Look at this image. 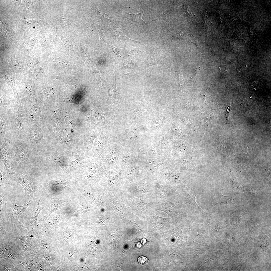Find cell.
I'll list each match as a JSON object with an SVG mask.
<instances>
[{
    "instance_id": "32",
    "label": "cell",
    "mask_w": 271,
    "mask_h": 271,
    "mask_svg": "<svg viewBox=\"0 0 271 271\" xmlns=\"http://www.w3.org/2000/svg\"><path fill=\"white\" fill-rule=\"evenodd\" d=\"M34 45L33 42L31 40H27L25 44V48L28 50H31L33 48Z\"/></svg>"
},
{
    "instance_id": "2",
    "label": "cell",
    "mask_w": 271,
    "mask_h": 271,
    "mask_svg": "<svg viewBox=\"0 0 271 271\" xmlns=\"http://www.w3.org/2000/svg\"><path fill=\"white\" fill-rule=\"evenodd\" d=\"M4 228L19 239L25 255L36 253L40 249V245L36 238L28 232L20 222L15 225H7Z\"/></svg>"
},
{
    "instance_id": "11",
    "label": "cell",
    "mask_w": 271,
    "mask_h": 271,
    "mask_svg": "<svg viewBox=\"0 0 271 271\" xmlns=\"http://www.w3.org/2000/svg\"><path fill=\"white\" fill-rule=\"evenodd\" d=\"M129 190L132 195L142 199L152 198L153 185L146 181H143L132 184Z\"/></svg>"
},
{
    "instance_id": "5",
    "label": "cell",
    "mask_w": 271,
    "mask_h": 271,
    "mask_svg": "<svg viewBox=\"0 0 271 271\" xmlns=\"http://www.w3.org/2000/svg\"><path fill=\"white\" fill-rule=\"evenodd\" d=\"M14 193V192L11 197L10 196L7 199L8 208H7L8 209L7 214L9 219L7 225L14 226L19 223V218L25 212L32 201V200H30L22 206H18L16 202Z\"/></svg>"
},
{
    "instance_id": "20",
    "label": "cell",
    "mask_w": 271,
    "mask_h": 271,
    "mask_svg": "<svg viewBox=\"0 0 271 271\" xmlns=\"http://www.w3.org/2000/svg\"><path fill=\"white\" fill-rule=\"evenodd\" d=\"M131 156L128 149L123 148L119 157L117 168H122L127 166L131 160Z\"/></svg>"
},
{
    "instance_id": "29",
    "label": "cell",
    "mask_w": 271,
    "mask_h": 271,
    "mask_svg": "<svg viewBox=\"0 0 271 271\" xmlns=\"http://www.w3.org/2000/svg\"><path fill=\"white\" fill-rule=\"evenodd\" d=\"M34 88L33 84L31 83H27L26 86V89L27 93L29 95H32L34 92Z\"/></svg>"
},
{
    "instance_id": "15",
    "label": "cell",
    "mask_w": 271,
    "mask_h": 271,
    "mask_svg": "<svg viewBox=\"0 0 271 271\" xmlns=\"http://www.w3.org/2000/svg\"><path fill=\"white\" fill-rule=\"evenodd\" d=\"M104 173L108 180V187L113 188L118 186L124 178L122 168H105Z\"/></svg>"
},
{
    "instance_id": "14",
    "label": "cell",
    "mask_w": 271,
    "mask_h": 271,
    "mask_svg": "<svg viewBox=\"0 0 271 271\" xmlns=\"http://www.w3.org/2000/svg\"><path fill=\"white\" fill-rule=\"evenodd\" d=\"M178 189L180 195L179 197L182 203L188 204L198 211L203 214H206L196 202L195 199L196 195L192 189L185 185L181 186Z\"/></svg>"
},
{
    "instance_id": "25",
    "label": "cell",
    "mask_w": 271,
    "mask_h": 271,
    "mask_svg": "<svg viewBox=\"0 0 271 271\" xmlns=\"http://www.w3.org/2000/svg\"><path fill=\"white\" fill-rule=\"evenodd\" d=\"M144 111H147V109L145 105L143 104H140L138 105L132 112L133 119H137L140 114Z\"/></svg>"
},
{
    "instance_id": "26",
    "label": "cell",
    "mask_w": 271,
    "mask_h": 271,
    "mask_svg": "<svg viewBox=\"0 0 271 271\" xmlns=\"http://www.w3.org/2000/svg\"><path fill=\"white\" fill-rule=\"evenodd\" d=\"M46 263L42 258L38 257L37 261L35 271L46 270L48 266Z\"/></svg>"
},
{
    "instance_id": "22",
    "label": "cell",
    "mask_w": 271,
    "mask_h": 271,
    "mask_svg": "<svg viewBox=\"0 0 271 271\" xmlns=\"http://www.w3.org/2000/svg\"><path fill=\"white\" fill-rule=\"evenodd\" d=\"M11 186V182L4 172L0 169V191L5 190L8 186Z\"/></svg>"
},
{
    "instance_id": "31",
    "label": "cell",
    "mask_w": 271,
    "mask_h": 271,
    "mask_svg": "<svg viewBox=\"0 0 271 271\" xmlns=\"http://www.w3.org/2000/svg\"><path fill=\"white\" fill-rule=\"evenodd\" d=\"M5 78L8 83L13 88L15 86V82L14 79L8 75L5 76Z\"/></svg>"
},
{
    "instance_id": "3",
    "label": "cell",
    "mask_w": 271,
    "mask_h": 271,
    "mask_svg": "<svg viewBox=\"0 0 271 271\" xmlns=\"http://www.w3.org/2000/svg\"><path fill=\"white\" fill-rule=\"evenodd\" d=\"M40 199L32 200L20 217V222L34 236L40 233L41 227L37 221L38 215L43 208L39 205Z\"/></svg>"
},
{
    "instance_id": "16",
    "label": "cell",
    "mask_w": 271,
    "mask_h": 271,
    "mask_svg": "<svg viewBox=\"0 0 271 271\" xmlns=\"http://www.w3.org/2000/svg\"><path fill=\"white\" fill-rule=\"evenodd\" d=\"M7 196L5 192L0 191V224L5 227L8 223L9 217L6 213Z\"/></svg>"
},
{
    "instance_id": "6",
    "label": "cell",
    "mask_w": 271,
    "mask_h": 271,
    "mask_svg": "<svg viewBox=\"0 0 271 271\" xmlns=\"http://www.w3.org/2000/svg\"><path fill=\"white\" fill-rule=\"evenodd\" d=\"M123 148L113 143L104 152L100 159L105 168L113 169L117 167L119 157Z\"/></svg>"
},
{
    "instance_id": "18",
    "label": "cell",
    "mask_w": 271,
    "mask_h": 271,
    "mask_svg": "<svg viewBox=\"0 0 271 271\" xmlns=\"http://www.w3.org/2000/svg\"><path fill=\"white\" fill-rule=\"evenodd\" d=\"M0 150L1 157L5 165L8 177L10 178L14 179L16 180V173L15 172L13 167H11L8 154L1 147Z\"/></svg>"
},
{
    "instance_id": "4",
    "label": "cell",
    "mask_w": 271,
    "mask_h": 271,
    "mask_svg": "<svg viewBox=\"0 0 271 271\" xmlns=\"http://www.w3.org/2000/svg\"><path fill=\"white\" fill-rule=\"evenodd\" d=\"M16 180L21 185L25 192L29 194L32 200L41 199L39 187L35 180L31 178L25 171L16 173Z\"/></svg>"
},
{
    "instance_id": "23",
    "label": "cell",
    "mask_w": 271,
    "mask_h": 271,
    "mask_svg": "<svg viewBox=\"0 0 271 271\" xmlns=\"http://www.w3.org/2000/svg\"><path fill=\"white\" fill-rule=\"evenodd\" d=\"M116 75L114 71L113 74V83L112 87L109 90V96L111 98L116 99L118 98L119 94L118 93L117 90L116 84Z\"/></svg>"
},
{
    "instance_id": "7",
    "label": "cell",
    "mask_w": 271,
    "mask_h": 271,
    "mask_svg": "<svg viewBox=\"0 0 271 271\" xmlns=\"http://www.w3.org/2000/svg\"><path fill=\"white\" fill-rule=\"evenodd\" d=\"M175 195L165 202L157 204L155 210L164 211L174 217L183 214L182 202L179 197Z\"/></svg>"
},
{
    "instance_id": "34",
    "label": "cell",
    "mask_w": 271,
    "mask_h": 271,
    "mask_svg": "<svg viewBox=\"0 0 271 271\" xmlns=\"http://www.w3.org/2000/svg\"><path fill=\"white\" fill-rule=\"evenodd\" d=\"M23 22L25 25L33 26L37 24L38 22V21H37L30 20L24 21Z\"/></svg>"
},
{
    "instance_id": "1",
    "label": "cell",
    "mask_w": 271,
    "mask_h": 271,
    "mask_svg": "<svg viewBox=\"0 0 271 271\" xmlns=\"http://www.w3.org/2000/svg\"><path fill=\"white\" fill-rule=\"evenodd\" d=\"M0 258L14 259L25 255L20 240L0 226Z\"/></svg>"
},
{
    "instance_id": "33",
    "label": "cell",
    "mask_w": 271,
    "mask_h": 271,
    "mask_svg": "<svg viewBox=\"0 0 271 271\" xmlns=\"http://www.w3.org/2000/svg\"><path fill=\"white\" fill-rule=\"evenodd\" d=\"M138 260L139 264L144 265L148 262V260L146 257L142 256H139L138 258Z\"/></svg>"
},
{
    "instance_id": "9",
    "label": "cell",
    "mask_w": 271,
    "mask_h": 271,
    "mask_svg": "<svg viewBox=\"0 0 271 271\" xmlns=\"http://www.w3.org/2000/svg\"><path fill=\"white\" fill-rule=\"evenodd\" d=\"M13 148L17 163L18 172L25 171L26 166L30 153L29 147L24 143H18L14 144Z\"/></svg>"
},
{
    "instance_id": "17",
    "label": "cell",
    "mask_w": 271,
    "mask_h": 271,
    "mask_svg": "<svg viewBox=\"0 0 271 271\" xmlns=\"http://www.w3.org/2000/svg\"><path fill=\"white\" fill-rule=\"evenodd\" d=\"M64 205L62 201L58 198L52 199L50 201L47 211L43 214L38 220V222L39 224L41 225L52 213L61 209Z\"/></svg>"
},
{
    "instance_id": "39",
    "label": "cell",
    "mask_w": 271,
    "mask_h": 271,
    "mask_svg": "<svg viewBox=\"0 0 271 271\" xmlns=\"http://www.w3.org/2000/svg\"><path fill=\"white\" fill-rule=\"evenodd\" d=\"M141 242L143 244H146L147 243L146 240L144 238L142 239L141 240Z\"/></svg>"
},
{
    "instance_id": "30",
    "label": "cell",
    "mask_w": 271,
    "mask_h": 271,
    "mask_svg": "<svg viewBox=\"0 0 271 271\" xmlns=\"http://www.w3.org/2000/svg\"><path fill=\"white\" fill-rule=\"evenodd\" d=\"M23 119L21 116H20L17 119V125L19 131H21L23 129Z\"/></svg>"
},
{
    "instance_id": "21",
    "label": "cell",
    "mask_w": 271,
    "mask_h": 271,
    "mask_svg": "<svg viewBox=\"0 0 271 271\" xmlns=\"http://www.w3.org/2000/svg\"><path fill=\"white\" fill-rule=\"evenodd\" d=\"M0 271H16L14 259L0 258Z\"/></svg>"
},
{
    "instance_id": "13",
    "label": "cell",
    "mask_w": 271,
    "mask_h": 271,
    "mask_svg": "<svg viewBox=\"0 0 271 271\" xmlns=\"http://www.w3.org/2000/svg\"><path fill=\"white\" fill-rule=\"evenodd\" d=\"M113 143L107 134L102 132L93 145L92 158L99 159L102 153Z\"/></svg>"
},
{
    "instance_id": "36",
    "label": "cell",
    "mask_w": 271,
    "mask_h": 271,
    "mask_svg": "<svg viewBox=\"0 0 271 271\" xmlns=\"http://www.w3.org/2000/svg\"><path fill=\"white\" fill-rule=\"evenodd\" d=\"M52 93V90L49 88L45 89L43 92V94L46 96H51Z\"/></svg>"
},
{
    "instance_id": "10",
    "label": "cell",
    "mask_w": 271,
    "mask_h": 271,
    "mask_svg": "<svg viewBox=\"0 0 271 271\" xmlns=\"http://www.w3.org/2000/svg\"><path fill=\"white\" fill-rule=\"evenodd\" d=\"M129 204L131 210L146 213L155 210L156 206L158 203L152 198L142 199L131 196L129 198Z\"/></svg>"
},
{
    "instance_id": "24",
    "label": "cell",
    "mask_w": 271,
    "mask_h": 271,
    "mask_svg": "<svg viewBox=\"0 0 271 271\" xmlns=\"http://www.w3.org/2000/svg\"><path fill=\"white\" fill-rule=\"evenodd\" d=\"M49 156L58 166L61 167L65 166L66 164L63 161L62 158L60 154L57 152H54L51 154Z\"/></svg>"
},
{
    "instance_id": "35",
    "label": "cell",
    "mask_w": 271,
    "mask_h": 271,
    "mask_svg": "<svg viewBox=\"0 0 271 271\" xmlns=\"http://www.w3.org/2000/svg\"><path fill=\"white\" fill-rule=\"evenodd\" d=\"M32 73L35 78H39L41 76V72L38 69H35L33 71Z\"/></svg>"
},
{
    "instance_id": "37",
    "label": "cell",
    "mask_w": 271,
    "mask_h": 271,
    "mask_svg": "<svg viewBox=\"0 0 271 271\" xmlns=\"http://www.w3.org/2000/svg\"><path fill=\"white\" fill-rule=\"evenodd\" d=\"M1 104L2 105H6L7 104V100L4 97L2 98L1 99Z\"/></svg>"
},
{
    "instance_id": "8",
    "label": "cell",
    "mask_w": 271,
    "mask_h": 271,
    "mask_svg": "<svg viewBox=\"0 0 271 271\" xmlns=\"http://www.w3.org/2000/svg\"><path fill=\"white\" fill-rule=\"evenodd\" d=\"M175 189L170 185L156 182L153 185L152 198L158 203L164 202L176 195Z\"/></svg>"
},
{
    "instance_id": "19",
    "label": "cell",
    "mask_w": 271,
    "mask_h": 271,
    "mask_svg": "<svg viewBox=\"0 0 271 271\" xmlns=\"http://www.w3.org/2000/svg\"><path fill=\"white\" fill-rule=\"evenodd\" d=\"M29 136L32 148L35 151L39 148L41 141V136L39 130L33 128L29 132Z\"/></svg>"
},
{
    "instance_id": "28",
    "label": "cell",
    "mask_w": 271,
    "mask_h": 271,
    "mask_svg": "<svg viewBox=\"0 0 271 271\" xmlns=\"http://www.w3.org/2000/svg\"><path fill=\"white\" fill-rule=\"evenodd\" d=\"M32 114L31 115V118L33 119L35 117H37L39 116L40 110L38 107H35L32 108Z\"/></svg>"
},
{
    "instance_id": "38",
    "label": "cell",
    "mask_w": 271,
    "mask_h": 271,
    "mask_svg": "<svg viewBox=\"0 0 271 271\" xmlns=\"http://www.w3.org/2000/svg\"><path fill=\"white\" fill-rule=\"evenodd\" d=\"M142 246V244L140 242H138L136 244V246L139 248H141Z\"/></svg>"
},
{
    "instance_id": "12",
    "label": "cell",
    "mask_w": 271,
    "mask_h": 271,
    "mask_svg": "<svg viewBox=\"0 0 271 271\" xmlns=\"http://www.w3.org/2000/svg\"><path fill=\"white\" fill-rule=\"evenodd\" d=\"M38 258L36 254L34 253L14 259L16 271H35Z\"/></svg>"
},
{
    "instance_id": "27",
    "label": "cell",
    "mask_w": 271,
    "mask_h": 271,
    "mask_svg": "<svg viewBox=\"0 0 271 271\" xmlns=\"http://www.w3.org/2000/svg\"><path fill=\"white\" fill-rule=\"evenodd\" d=\"M12 63L16 69L20 70L21 69L23 65L21 62L18 58H14L12 60Z\"/></svg>"
}]
</instances>
